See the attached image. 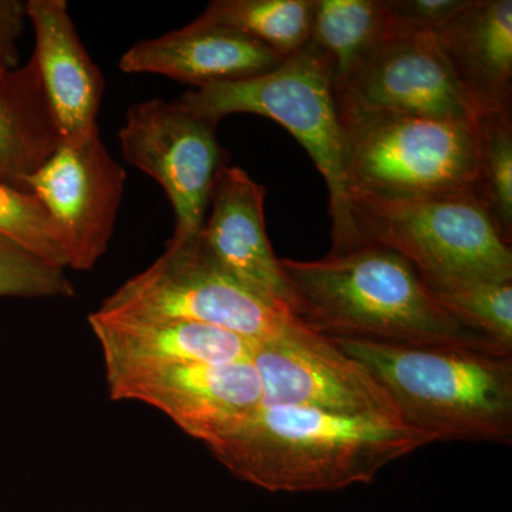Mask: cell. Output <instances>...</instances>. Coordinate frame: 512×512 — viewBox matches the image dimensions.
<instances>
[{
	"label": "cell",
	"mask_w": 512,
	"mask_h": 512,
	"mask_svg": "<svg viewBox=\"0 0 512 512\" xmlns=\"http://www.w3.org/2000/svg\"><path fill=\"white\" fill-rule=\"evenodd\" d=\"M36 60L60 143H76L99 131L103 73L87 53L64 0H28Z\"/></svg>",
	"instance_id": "cell-16"
},
{
	"label": "cell",
	"mask_w": 512,
	"mask_h": 512,
	"mask_svg": "<svg viewBox=\"0 0 512 512\" xmlns=\"http://www.w3.org/2000/svg\"><path fill=\"white\" fill-rule=\"evenodd\" d=\"M436 443L402 421L308 407L266 406L208 447L239 480L272 493L369 484L387 464Z\"/></svg>",
	"instance_id": "cell-2"
},
{
	"label": "cell",
	"mask_w": 512,
	"mask_h": 512,
	"mask_svg": "<svg viewBox=\"0 0 512 512\" xmlns=\"http://www.w3.org/2000/svg\"><path fill=\"white\" fill-rule=\"evenodd\" d=\"M473 194L493 220L501 238L512 244V110L480 114Z\"/></svg>",
	"instance_id": "cell-21"
},
{
	"label": "cell",
	"mask_w": 512,
	"mask_h": 512,
	"mask_svg": "<svg viewBox=\"0 0 512 512\" xmlns=\"http://www.w3.org/2000/svg\"><path fill=\"white\" fill-rule=\"evenodd\" d=\"M313 0H214L201 19L244 33L288 59L308 45Z\"/></svg>",
	"instance_id": "cell-20"
},
{
	"label": "cell",
	"mask_w": 512,
	"mask_h": 512,
	"mask_svg": "<svg viewBox=\"0 0 512 512\" xmlns=\"http://www.w3.org/2000/svg\"><path fill=\"white\" fill-rule=\"evenodd\" d=\"M99 311L201 323L252 343L274 338L298 319L225 271L201 232L171 237L163 255L111 293Z\"/></svg>",
	"instance_id": "cell-7"
},
{
	"label": "cell",
	"mask_w": 512,
	"mask_h": 512,
	"mask_svg": "<svg viewBox=\"0 0 512 512\" xmlns=\"http://www.w3.org/2000/svg\"><path fill=\"white\" fill-rule=\"evenodd\" d=\"M28 20V2L0 0V74L18 69V43Z\"/></svg>",
	"instance_id": "cell-26"
},
{
	"label": "cell",
	"mask_w": 512,
	"mask_h": 512,
	"mask_svg": "<svg viewBox=\"0 0 512 512\" xmlns=\"http://www.w3.org/2000/svg\"><path fill=\"white\" fill-rule=\"evenodd\" d=\"M281 264L295 296L296 318L322 335L512 353L454 318L413 265L383 245L366 242L318 261L281 259Z\"/></svg>",
	"instance_id": "cell-1"
},
{
	"label": "cell",
	"mask_w": 512,
	"mask_h": 512,
	"mask_svg": "<svg viewBox=\"0 0 512 512\" xmlns=\"http://www.w3.org/2000/svg\"><path fill=\"white\" fill-rule=\"evenodd\" d=\"M217 124L180 101L151 99L127 111L119 138L124 160L163 187L175 217L173 238L200 234L225 153Z\"/></svg>",
	"instance_id": "cell-8"
},
{
	"label": "cell",
	"mask_w": 512,
	"mask_h": 512,
	"mask_svg": "<svg viewBox=\"0 0 512 512\" xmlns=\"http://www.w3.org/2000/svg\"><path fill=\"white\" fill-rule=\"evenodd\" d=\"M126 171L101 141L99 131L76 143H60L25 180L62 232L69 268L89 271L109 249Z\"/></svg>",
	"instance_id": "cell-10"
},
{
	"label": "cell",
	"mask_w": 512,
	"mask_h": 512,
	"mask_svg": "<svg viewBox=\"0 0 512 512\" xmlns=\"http://www.w3.org/2000/svg\"><path fill=\"white\" fill-rule=\"evenodd\" d=\"M0 241L29 254L69 268V254L56 222L30 192L16 190L0 181Z\"/></svg>",
	"instance_id": "cell-23"
},
{
	"label": "cell",
	"mask_w": 512,
	"mask_h": 512,
	"mask_svg": "<svg viewBox=\"0 0 512 512\" xmlns=\"http://www.w3.org/2000/svg\"><path fill=\"white\" fill-rule=\"evenodd\" d=\"M392 32L384 0H313L308 47L338 89Z\"/></svg>",
	"instance_id": "cell-19"
},
{
	"label": "cell",
	"mask_w": 512,
	"mask_h": 512,
	"mask_svg": "<svg viewBox=\"0 0 512 512\" xmlns=\"http://www.w3.org/2000/svg\"><path fill=\"white\" fill-rule=\"evenodd\" d=\"M426 288L454 318L512 350V282H456Z\"/></svg>",
	"instance_id": "cell-22"
},
{
	"label": "cell",
	"mask_w": 512,
	"mask_h": 512,
	"mask_svg": "<svg viewBox=\"0 0 512 512\" xmlns=\"http://www.w3.org/2000/svg\"><path fill=\"white\" fill-rule=\"evenodd\" d=\"M284 60L252 37L198 16L185 28L136 43L121 56L119 67L127 74H160L201 89L261 76Z\"/></svg>",
	"instance_id": "cell-15"
},
{
	"label": "cell",
	"mask_w": 512,
	"mask_h": 512,
	"mask_svg": "<svg viewBox=\"0 0 512 512\" xmlns=\"http://www.w3.org/2000/svg\"><path fill=\"white\" fill-rule=\"evenodd\" d=\"M113 400H134L160 410L205 446L225 439L264 402L252 360L184 363L107 380Z\"/></svg>",
	"instance_id": "cell-11"
},
{
	"label": "cell",
	"mask_w": 512,
	"mask_h": 512,
	"mask_svg": "<svg viewBox=\"0 0 512 512\" xmlns=\"http://www.w3.org/2000/svg\"><path fill=\"white\" fill-rule=\"evenodd\" d=\"M74 286L59 268L0 241V298H70Z\"/></svg>",
	"instance_id": "cell-24"
},
{
	"label": "cell",
	"mask_w": 512,
	"mask_h": 512,
	"mask_svg": "<svg viewBox=\"0 0 512 512\" xmlns=\"http://www.w3.org/2000/svg\"><path fill=\"white\" fill-rule=\"evenodd\" d=\"M60 144L36 60L0 74V181L25 190ZM28 192V191H26Z\"/></svg>",
	"instance_id": "cell-18"
},
{
	"label": "cell",
	"mask_w": 512,
	"mask_h": 512,
	"mask_svg": "<svg viewBox=\"0 0 512 512\" xmlns=\"http://www.w3.org/2000/svg\"><path fill=\"white\" fill-rule=\"evenodd\" d=\"M470 0H384L393 32L437 35Z\"/></svg>",
	"instance_id": "cell-25"
},
{
	"label": "cell",
	"mask_w": 512,
	"mask_h": 512,
	"mask_svg": "<svg viewBox=\"0 0 512 512\" xmlns=\"http://www.w3.org/2000/svg\"><path fill=\"white\" fill-rule=\"evenodd\" d=\"M265 197L264 185L247 171L222 165L212 185L202 241L225 271L295 316L291 284L266 234Z\"/></svg>",
	"instance_id": "cell-13"
},
{
	"label": "cell",
	"mask_w": 512,
	"mask_h": 512,
	"mask_svg": "<svg viewBox=\"0 0 512 512\" xmlns=\"http://www.w3.org/2000/svg\"><path fill=\"white\" fill-rule=\"evenodd\" d=\"M329 338L372 373L410 429L436 441L510 443L511 355Z\"/></svg>",
	"instance_id": "cell-3"
},
{
	"label": "cell",
	"mask_w": 512,
	"mask_h": 512,
	"mask_svg": "<svg viewBox=\"0 0 512 512\" xmlns=\"http://www.w3.org/2000/svg\"><path fill=\"white\" fill-rule=\"evenodd\" d=\"M252 363L266 406L308 407L400 421L393 400L372 373L342 352L329 336L299 319L274 338L255 343Z\"/></svg>",
	"instance_id": "cell-9"
},
{
	"label": "cell",
	"mask_w": 512,
	"mask_h": 512,
	"mask_svg": "<svg viewBox=\"0 0 512 512\" xmlns=\"http://www.w3.org/2000/svg\"><path fill=\"white\" fill-rule=\"evenodd\" d=\"M89 323L107 380L184 363L244 362L252 360L255 348L237 333L185 320L96 311Z\"/></svg>",
	"instance_id": "cell-14"
},
{
	"label": "cell",
	"mask_w": 512,
	"mask_h": 512,
	"mask_svg": "<svg viewBox=\"0 0 512 512\" xmlns=\"http://www.w3.org/2000/svg\"><path fill=\"white\" fill-rule=\"evenodd\" d=\"M339 113L350 198L416 201L473 192L476 119Z\"/></svg>",
	"instance_id": "cell-5"
},
{
	"label": "cell",
	"mask_w": 512,
	"mask_h": 512,
	"mask_svg": "<svg viewBox=\"0 0 512 512\" xmlns=\"http://www.w3.org/2000/svg\"><path fill=\"white\" fill-rule=\"evenodd\" d=\"M363 244L406 258L424 285L512 282L511 245L473 192L416 201L352 198Z\"/></svg>",
	"instance_id": "cell-6"
},
{
	"label": "cell",
	"mask_w": 512,
	"mask_h": 512,
	"mask_svg": "<svg viewBox=\"0 0 512 512\" xmlns=\"http://www.w3.org/2000/svg\"><path fill=\"white\" fill-rule=\"evenodd\" d=\"M434 39L476 116L512 110L511 0H470Z\"/></svg>",
	"instance_id": "cell-17"
},
{
	"label": "cell",
	"mask_w": 512,
	"mask_h": 512,
	"mask_svg": "<svg viewBox=\"0 0 512 512\" xmlns=\"http://www.w3.org/2000/svg\"><path fill=\"white\" fill-rule=\"evenodd\" d=\"M178 101L215 123L229 114L248 113L281 124L305 148L328 185L333 241L330 254L362 247L353 220L335 83L311 47L306 45L272 72L191 89Z\"/></svg>",
	"instance_id": "cell-4"
},
{
	"label": "cell",
	"mask_w": 512,
	"mask_h": 512,
	"mask_svg": "<svg viewBox=\"0 0 512 512\" xmlns=\"http://www.w3.org/2000/svg\"><path fill=\"white\" fill-rule=\"evenodd\" d=\"M339 110L474 120L433 35L392 32L355 74L335 89Z\"/></svg>",
	"instance_id": "cell-12"
}]
</instances>
